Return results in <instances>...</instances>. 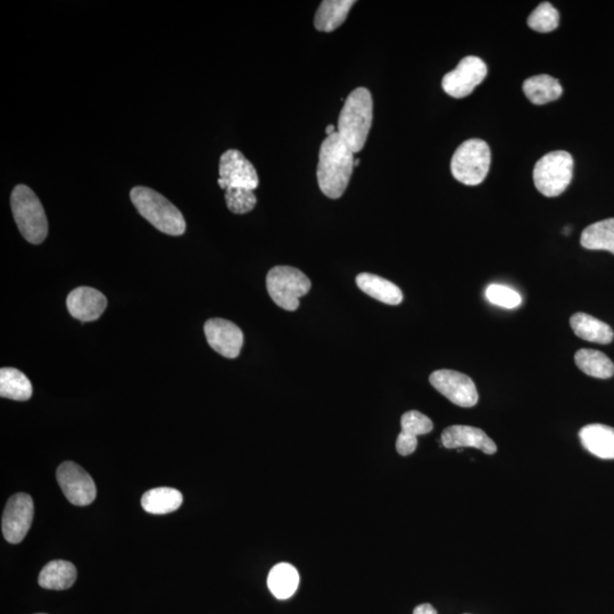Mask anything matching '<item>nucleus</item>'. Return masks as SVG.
<instances>
[{"mask_svg":"<svg viewBox=\"0 0 614 614\" xmlns=\"http://www.w3.org/2000/svg\"><path fill=\"white\" fill-rule=\"evenodd\" d=\"M354 162L352 149L338 132L323 140L317 171L321 192L333 199L342 197L350 184Z\"/></svg>","mask_w":614,"mask_h":614,"instance_id":"1","label":"nucleus"},{"mask_svg":"<svg viewBox=\"0 0 614 614\" xmlns=\"http://www.w3.org/2000/svg\"><path fill=\"white\" fill-rule=\"evenodd\" d=\"M373 118L372 96L368 89L358 88L347 97L338 120V134L353 153L362 151L369 136Z\"/></svg>","mask_w":614,"mask_h":614,"instance_id":"2","label":"nucleus"},{"mask_svg":"<svg viewBox=\"0 0 614 614\" xmlns=\"http://www.w3.org/2000/svg\"><path fill=\"white\" fill-rule=\"evenodd\" d=\"M130 198L141 217L163 234L170 236L185 234L184 215L163 195L151 188L138 186L131 190Z\"/></svg>","mask_w":614,"mask_h":614,"instance_id":"3","label":"nucleus"},{"mask_svg":"<svg viewBox=\"0 0 614 614\" xmlns=\"http://www.w3.org/2000/svg\"><path fill=\"white\" fill-rule=\"evenodd\" d=\"M11 206L21 235L31 244L44 243L48 235V221L37 195L28 186H16L12 193Z\"/></svg>","mask_w":614,"mask_h":614,"instance_id":"4","label":"nucleus"},{"mask_svg":"<svg viewBox=\"0 0 614 614\" xmlns=\"http://www.w3.org/2000/svg\"><path fill=\"white\" fill-rule=\"evenodd\" d=\"M491 148L486 141L469 139L456 149L451 162L453 177L467 186H478L491 168Z\"/></svg>","mask_w":614,"mask_h":614,"instance_id":"5","label":"nucleus"},{"mask_svg":"<svg viewBox=\"0 0 614 614\" xmlns=\"http://www.w3.org/2000/svg\"><path fill=\"white\" fill-rule=\"evenodd\" d=\"M574 176V159L566 151L546 154L534 169V182L538 192L546 197H558L571 184Z\"/></svg>","mask_w":614,"mask_h":614,"instance_id":"6","label":"nucleus"},{"mask_svg":"<svg viewBox=\"0 0 614 614\" xmlns=\"http://www.w3.org/2000/svg\"><path fill=\"white\" fill-rule=\"evenodd\" d=\"M267 288L272 301L281 309L295 311L300 298L310 292L311 281L298 269L276 267L268 273Z\"/></svg>","mask_w":614,"mask_h":614,"instance_id":"7","label":"nucleus"},{"mask_svg":"<svg viewBox=\"0 0 614 614\" xmlns=\"http://www.w3.org/2000/svg\"><path fill=\"white\" fill-rule=\"evenodd\" d=\"M218 184L221 189L254 190L260 179L254 165L237 149H229L221 156Z\"/></svg>","mask_w":614,"mask_h":614,"instance_id":"8","label":"nucleus"},{"mask_svg":"<svg viewBox=\"0 0 614 614\" xmlns=\"http://www.w3.org/2000/svg\"><path fill=\"white\" fill-rule=\"evenodd\" d=\"M56 477L66 499L73 505L87 506L96 500L95 481L77 463L63 462L57 469Z\"/></svg>","mask_w":614,"mask_h":614,"instance_id":"9","label":"nucleus"},{"mask_svg":"<svg viewBox=\"0 0 614 614\" xmlns=\"http://www.w3.org/2000/svg\"><path fill=\"white\" fill-rule=\"evenodd\" d=\"M487 71V65L481 58L464 57L453 71L445 74L443 89L451 97H467L485 80Z\"/></svg>","mask_w":614,"mask_h":614,"instance_id":"10","label":"nucleus"},{"mask_svg":"<svg viewBox=\"0 0 614 614\" xmlns=\"http://www.w3.org/2000/svg\"><path fill=\"white\" fill-rule=\"evenodd\" d=\"M429 380L436 391L461 408H472L478 403L476 385L464 373L454 370H437L431 373Z\"/></svg>","mask_w":614,"mask_h":614,"instance_id":"11","label":"nucleus"},{"mask_svg":"<svg viewBox=\"0 0 614 614\" xmlns=\"http://www.w3.org/2000/svg\"><path fill=\"white\" fill-rule=\"evenodd\" d=\"M35 505L28 494H15L8 500L2 520L3 535L8 543L19 544L32 525Z\"/></svg>","mask_w":614,"mask_h":614,"instance_id":"12","label":"nucleus"},{"mask_svg":"<svg viewBox=\"0 0 614 614\" xmlns=\"http://www.w3.org/2000/svg\"><path fill=\"white\" fill-rule=\"evenodd\" d=\"M204 331L207 342L215 352L227 359L238 358L244 345V334L235 323L211 319L205 323Z\"/></svg>","mask_w":614,"mask_h":614,"instance_id":"13","label":"nucleus"},{"mask_svg":"<svg viewBox=\"0 0 614 614\" xmlns=\"http://www.w3.org/2000/svg\"><path fill=\"white\" fill-rule=\"evenodd\" d=\"M68 310L73 318L81 322L96 321L106 310V297L90 287H79L69 294L66 300Z\"/></svg>","mask_w":614,"mask_h":614,"instance_id":"14","label":"nucleus"},{"mask_svg":"<svg viewBox=\"0 0 614 614\" xmlns=\"http://www.w3.org/2000/svg\"><path fill=\"white\" fill-rule=\"evenodd\" d=\"M401 427V433L396 441V450L398 454L408 456L417 450L418 436L431 433L434 423L419 411H409L403 414Z\"/></svg>","mask_w":614,"mask_h":614,"instance_id":"15","label":"nucleus"},{"mask_svg":"<svg viewBox=\"0 0 614 614\" xmlns=\"http://www.w3.org/2000/svg\"><path fill=\"white\" fill-rule=\"evenodd\" d=\"M442 443L446 448L475 447L485 454H494L497 446L484 430L470 426H451L442 434Z\"/></svg>","mask_w":614,"mask_h":614,"instance_id":"16","label":"nucleus"},{"mask_svg":"<svg viewBox=\"0 0 614 614\" xmlns=\"http://www.w3.org/2000/svg\"><path fill=\"white\" fill-rule=\"evenodd\" d=\"M585 450L603 460H614V428L593 423L579 431Z\"/></svg>","mask_w":614,"mask_h":614,"instance_id":"17","label":"nucleus"},{"mask_svg":"<svg viewBox=\"0 0 614 614\" xmlns=\"http://www.w3.org/2000/svg\"><path fill=\"white\" fill-rule=\"evenodd\" d=\"M571 329L587 342L607 345L612 343L614 333L607 323L586 313H576L570 319Z\"/></svg>","mask_w":614,"mask_h":614,"instance_id":"18","label":"nucleus"},{"mask_svg":"<svg viewBox=\"0 0 614 614\" xmlns=\"http://www.w3.org/2000/svg\"><path fill=\"white\" fill-rule=\"evenodd\" d=\"M356 285L363 293L375 300L388 305H398L403 302V293L393 282L371 273H361L356 278Z\"/></svg>","mask_w":614,"mask_h":614,"instance_id":"19","label":"nucleus"},{"mask_svg":"<svg viewBox=\"0 0 614 614\" xmlns=\"http://www.w3.org/2000/svg\"><path fill=\"white\" fill-rule=\"evenodd\" d=\"M78 572L69 561L56 560L46 564L41 570L38 583L51 591H64L76 583Z\"/></svg>","mask_w":614,"mask_h":614,"instance_id":"20","label":"nucleus"},{"mask_svg":"<svg viewBox=\"0 0 614 614\" xmlns=\"http://www.w3.org/2000/svg\"><path fill=\"white\" fill-rule=\"evenodd\" d=\"M356 4L353 0H326L322 2L314 18L315 29L333 32L346 21L348 13Z\"/></svg>","mask_w":614,"mask_h":614,"instance_id":"21","label":"nucleus"},{"mask_svg":"<svg viewBox=\"0 0 614 614\" xmlns=\"http://www.w3.org/2000/svg\"><path fill=\"white\" fill-rule=\"evenodd\" d=\"M300 585V575L292 564L279 563L273 567L268 577V587L278 600H288Z\"/></svg>","mask_w":614,"mask_h":614,"instance_id":"22","label":"nucleus"},{"mask_svg":"<svg viewBox=\"0 0 614 614\" xmlns=\"http://www.w3.org/2000/svg\"><path fill=\"white\" fill-rule=\"evenodd\" d=\"M184 497L178 489L160 487L151 489L141 497V506L152 514H168L177 511Z\"/></svg>","mask_w":614,"mask_h":614,"instance_id":"23","label":"nucleus"},{"mask_svg":"<svg viewBox=\"0 0 614 614\" xmlns=\"http://www.w3.org/2000/svg\"><path fill=\"white\" fill-rule=\"evenodd\" d=\"M524 91L531 103L545 105L557 101L563 93V88L558 79L542 74L527 79L524 82Z\"/></svg>","mask_w":614,"mask_h":614,"instance_id":"24","label":"nucleus"},{"mask_svg":"<svg viewBox=\"0 0 614 614\" xmlns=\"http://www.w3.org/2000/svg\"><path fill=\"white\" fill-rule=\"evenodd\" d=\"M33 393L30 380L23 372L14 368L0 370V396L14 401H28Z\"/></svg>","mask_w":614,"mask_h":614,"instance_id":"25","label":"nucleus"},{"mask_svg":"<svg viewBox=\"0 0 614 614\" xmlns=\"http://www.w3.org/2000/svg\"><path fill=\"white\" fill-rule=\"evenodd\" d=\"M580 244L586 250L608 251L614 254V219L591 224L583 231Z\"/></svg>","mask_w":614,"mask_h":614,"instance_id":"26","label":"nucleus"},{"mask_svg":"<svg viewBox=\"0 0 614 614\" xmlns=\"http://www.w3.org/2000/svg\"><path fill=\"white\" fill-rule=\"evenodd\" d=\"M579 370L597 379H609L614 376V364L607 355L595 350H579L575 355Z\"/></svg>","mask_w":614,"mask_h":614,"instance_id":"27","label":"nucleus"},{"mask_svg":"<svg viewBox=\"0 0 614 614\" xmlns=\"http://www.w3.org/2000/svg\"><path fill=\"white\" fill-rule=\"evenodd\" d=\"M560 14L551 3H542L528 18L529 28L542 33L552 32L559 27Z\"/></svg>","mask_w":614,"mask_h":614,"instance_id":"28","label":"nucleus"},{"mask_svg":"<svg viewBox=\"0 0 614 614\" xmlns=\"http://www.w3.org/2000/svg\"><path fill=\"white\" fill-rule=\"evenodd\" d=\"M486 297L494 305L504 309H516L521 304V296L516 290L503 285L493 284L486 289Z\"/></svg>","mask_w":614,"mask_h":614,"instance_id":"29","label":"nucleus"},{"mask_svg":"<svg viewBox=\"0 0 614 614\" xmlns=\"http://www.w3.org/2000/svg\"><path fill=\"white\" fill-rule=\"evenodd\" d=\"M228 209L235 214H246L254 210L257 199L252 190H226Z\"/></svg>","mask_w":614,"mask_h":614,"instance_id":"30","label":"nucleus"},{"mask_svg":"<svg viewBox=\"0 0 614 614\" xmlns=\"http://www.w3.org/2000/svg\"><path fill=\"white\" fill-rule=\"evenodd\" d=\"M413 614H437V611L433 605L426 603L414 609Z\"/></svg>","mask_w":614,"mask_h":614,"instance_id":"31","label":"nucleus"},{"mask_svg":"<svg viewBox=\"0 0 614 614\" xmlns=\"http://www.w3.org/2000/svg\"><path fill=\"white\" fill-rule=\"evenodd\" d=\"M326 132L328 136L335 134L336 132L335 126H333V124H330V126L327 127Z\"/></svg>","mask_w":614,"mask_h":614,"instance_id":"32","label":"nucleus"},{"mask_svg":"<svg viewBox=\"0 0 614 614\" xmlns=\"http://www.w3.org/2000/svg\"><path fill=\"white\" fill-rule=\"evenodd\" d=\"M359 164H360V161L359 160H355L354 167H356V165H359Z\"/></svg>","mask_w":614,"mask_h":614,"instance_id":"33","label":"nucleus"},{"mask_svg":"<svg viewBox=\"0 0 614 614\" xmlns=\"http://www.w3.org/2000/svg\"><path fill=\"white\" fill-rule=\"evenodd\" d=\"M39 614H44V613H39Z\"/></svg>","mask_w":614,"mask_h":614,"instance_id":"34","label":"nucleus"}]
</instances>
